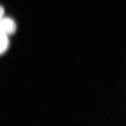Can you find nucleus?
<instances>
[{"mask_svg":"<svg viewBox=\"0 0 126 126\" xmlns=\"http://www.w3.org/2000/svg\"><path fill=\"white\" fill-rule=\"evenodd\" d=\"M9 42L7 35L0 34V55L3 54L9 46Z\"/></svg>","mask_w":126,"mask_h":126,"instance_id":"obj_2","label":"nucleus"},{"mask_svg":"<svg viewBox=\"0 0 126 126\" xmlns=\"http://www.w3.org/2000/svg\"><path fill=\"white\" fill-rule=\"evenodd\" d=\"M16 29V24L12 19L3 17L0 21V30L2 34L7 36L13 34Z\"/></svg>","mask_w":126,"mask_h":126,"instance_id":"obj_1","label":"nucleus"},{"mask_svg":"<svg viewBox=\"0 0 126 126\" xmlns=\"http://www.w3.org/2000/svg\"><path fill=\"white\" fill-rule=\"evenodd\" d=\"M0 34H2V33H1V32H0ZM5 35V34H4Z\"/></svg>","mask_w":126,"mask_h":126,"instance_id":"obj_4","label":"nucleus"},{"mask_svg":"<svg viewBox=\"0 0 126 126\" xmlns=\"http://www.w3.org/2000/svg\"><path fill=\"white\" fill-rule=\"evenodd\" d=\"M4 15V10L3 8L0 5V21L3 18Z\"/></svg>","mask_w":126,"mask_h":126,"instance_id":"obj_3","label":"nucleus"}]
</instances>
